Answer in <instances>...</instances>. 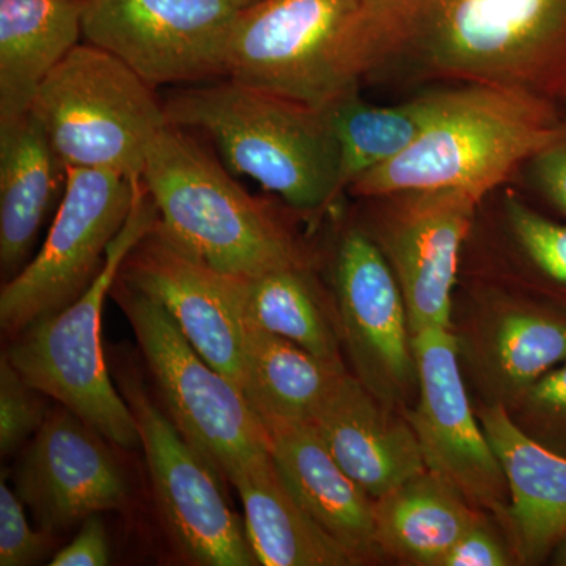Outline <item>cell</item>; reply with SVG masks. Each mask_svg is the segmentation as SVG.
<instances>
[{
  "instance_id": "30",
  "label": "cell",
  "mask_w": 566,
  "mask_h": 566,
  "mask_svg": "<svg viewBox=\"0 0 566 566\" xmlns=\"http://www.w3.org/2000/svg\"><path fill=\"white\" fill-rule=\"evenodd\" d=\"M509 411L524 431L566 457V360L538 379Z\"/></svg>"
},
{
  "instance_id": "16",
  "label": "cell",
  "mask_w": 566,
  "mask_h": 566,
  "mask_svg": "<svg viewBox=\"0 0 566 566\" xmlns=\"http://www.w3.org/2000/svg\"><path fill=\"white\" fill-rule=\"evenodd\" d=\"M107 442L70 409L50 412L13 474L14 493L36 527L55 535L128 502L125 472Z\"/></svg>"
},
{
  "instance_id": "31",
  "label": "cell",
  "mask_w": 566,
  "mask_h": 566,
  "mask_svg": "<svg viewBox=\"0 0 566 566\" xmlns=\"http://www.w3.org/2000/svg\"><path fill=\"white\" fill-rule=\"evenodd\" d=\"M509 185L515 186L528 202L539 210L566 221V104L553 139L515 175Z\"/></svg>"
},
{
  "instance_id": "9",
  "label": "cell",
  "mask_w": 566,
  "mask_h": 566,
  "mask_svg": "<svg viewBox=\"0 0 566 566\" xmlns=\"http://www.w3.org/2000/svg\"><path fill=\"white\" fill-rule=\"evenodd\" d=\"M240 11L232 0H85L82 39L153 88L205 84L229 74Z\"/></svg>"
},
{
  "instance_id": "10",
  "label": "cell",
  "mask_w": 566,
  "mask_h": 566,
  "mask_svg": "<svg viewBox=\"0 0 566 566\" xmlns=\"http://www.w3.org/2000/svg\"><path fill=\"white\" fill-rule=\"evenodd\" d=\"M363 227L397 279L412 334L452 329L461 255L482 199L460 189H416L357 199Z\"/></svg>"
},
{
  "instance_id": "7",
  "label": "cell",
  "mask_w": 566,
  "mask_h": 566,
  "mask_svg": "<svg viewBox=\"0 0 566 566\" xmlns=\"http://www.w3.org/2000/svg\"><path fill=\"white\" fill-rule=\"evenodd\" d=\"M117 296L182 436L222 474L270 452L266 428L240 387L200 356L172 316L125 281Z\"/></svg>"
},
{
  "instance_id": "37",
  "label": "cell",
  "mask_w": 566,
  "mask_h": 566,
  "mask_svg": "<svg viewBox=\"0 0 566 566\" xmlns=\"http://www.w3.org/2000/svg\"><path fill=\"white\" fill-rule=\"evenodd\" d=\"M564 104H566V91H565V95H564V102H562Z\"/></svg>"
},
{
  "instance_id": "19",
  "label": "cell",
  "mask_w": 566,
  "mask_h": 566,
  "mask_svg": "<svg viewBox=\"0 0 566 566\" xmlns=\"http://www.w3.org/2000/svg\"><path fill=\"white\" fill-rule=\"evenodd\" d=\"M479 419L504 469L515 560L545 564L566 535V457L528 436L504 405L483 406Z\"/></svg>"
},
{
  "instance_id": "20",
  "label": "cell",
  "mask_w": 566,
  "mask_h": 566,
  "mask_svg": "<svg viewBox=\"0 0 566 566\" xmlns=\"http://www.w3.org/2000/svg\"><path fill=\"white\" fill-rule=\"evenodd\" d=\"M262 422L270 436L271 457L300 504L360 564L378 557L375 499L346 474L315 428L300 420Z\"/></svg>"
},
{
  "instance_id": "33",
  "label": "cell",
  "mask_w": 566,
  "mask_h": 566,
  "mask_svg": "<svg viewBox=\"0 0 566 566\" xmlns=\"http://www.w3.org/2000/svg\"><path fill=\"white\" fill-rule=\"evenodd\" d=\"M513 560L485 516L458 539L439 566H506L516 564Z\"/></svg>"
},
{
  "instance_id": "14",
  "label": "cell",
  "mask_w": 566,
  "mask_h": 566,
  "mask_svg": "<svg viewBox=\"0 0 566 566\" xmlns=\"http://www.w3.org/2000/svg\"><path fill=\"white\" fill-rule=\"evenodd\" d=\"M417 401L405 416L428 471L441 475L482 512L504 523L509 486L501 461L476 419L461 375L458 335L447 327L415 334Z\"/></svg>"
},
{
  "instance_id": "1",
  "label": "cell",
  "mask_w": 566,
  "mask_h": 566,
  "mask_svg": "<svg viewBox=\"0 0 566 566\" xmlns=\"http://www.w3.org/2000/svg\"><path fill=\"white\" fill-rule=\"evenodd\" d=\"M333 65L360 91L502 85L562 103L566 0H360Z\"/></svg>"
},
{
  "instance_id": "3",
  "label": "cell",
  "mask_w": 566,
  "mask_h": 566,
  "mask_svg": "<svg viewBox=\"0 0 566 566\" xmlns=\"http://www.w3.org/2000/svg\"><path fill=\"white\" fill-rule=\"evenodd\" d=\"M564 103L523 88L453 85L444 112L398 158L353 182L354 199L460 189L485 199L553 139Z\"/></svg>"
},
{
  "instance_id": "15",
  "label": "cell",
  "mask_w": 566,
  "mask_h": 566,
  "mask_svg": "<svg viewBox=\"0 0 566 566\" xmlns=\"http://www.w3.org/2000/svg\"><path fill=\"white\" fill-rule=\"evenodd\" d=\"M120 279L161 305L200 356L241 389V277L216 270L175 243L158 219L125 260Z\"/></svg>"
},
{
  "instance_id": "4",
  "label": "cell",
  "mask_w": 566,
  "mask_h": 566,
  "mask_svg": "<svg viewBox=\"0 0 566 566\" xmlns=\"http://www.w3.org/2000/svg\"><path fill=\"white\" fill-rule=\"evenodd\" d=\"M142 182L164 232L222 273L252 279L311 264L277 212L245 192L177 126L153 140Z\"/></svg>"
},
{
  "instance_id": "26",
  "label": "cell",
  "mask_w": 566,
  "mask_h": 566,
  "mask_svg": "<svg viewBox=\"0 0 566 566\" xmlns=\"http://www.w3.org/2000/svg\"><path fill=\"white\" fill-rule=\"evenodd\" d=\"M244 329L245 400L260 420L308 422L345 374V365L319 359L279 335Z\"/></svg>"
},
{
  "instance_id": "36",
  "label": "cell",
  "mask_w": 566,
  "mask_h": 566,
  "mask_svg": "<svg viewBox=\"0 0 566 566\" xmlns=\"http://www.w3.org/2000/svg\"><path fill=\"white\" fill-rule=\"evenodd\" d=\"M237 9L244 10L249 7L255 6V3L262 2V0H232Z\"/></svg>"
},
{
  "instance_id": "21",
  "label": "cell",
  "mask_w": 566,
  "mask_h": 566,
  "mask_svg": "<svg viewBox=\"0 0 566 566\" xmlns=\"http://www.w3.org/2000/svg\"><path fill=\"white\" fill-rule=\"evenodd\" d=\"M223 475L240 495L253 556L263 566H352L359 558L327 534L300 504L271 452L234 464Z\"/></svg>"
},
{
  "instance_id": "17",
  "label": "cell",
  "mask_w": 566,
  "mask_h": 566,
  "mask_svg": "<svg viewBox=\"0 0 566 566\" xmlns=\"http://www.w3.org/2000/svg\"><path fill=\"white\" fill-rule=\"evenodd\" d=\"M458 349L490 403L512 409L566 360V311L539 296L488 290Z\"/></svg>"
},
{
  "instance_id": "35",
  "label": "cell",
  "mask_w": 566,
  "mask_h": 566,
  "mask_svg": "<svg viewBox=\"0 0 566 566\" xmlns=\"http://www.w3.org/2000/svg\"><path fill=\"white\" fill-rule=\"evenodd\" d=\"M549 560L553 565L566 566V535L551 554Z\"/></svg>"
},
{
  "instance_id": "29",
  "label": "cell",
  "mask_w": 566,
  "mask_h": 566,
  "mask_svg": "<svg viewBox=\"0 0 566 566\" xmlns=\"http://www.w3.org/2000/svg\"><path fill=\"white\" fill-rule=\"evenodd\" d=\"M41 390L14 368L3 354L0 360V453L2 458L20 452L46 422V400Z\"/></svg>"
},
{
  "instance_id": "24",
  "label": "cell",
  "mask_w": 566,
  "mask_h": 566,
  "mask_svg": "<svg viewBox=\"0 0 566 566\" xmlns=\"http://www.w3.org/2000/svg\"><path fill=\"white\" fill-rule=\"evenodd\" d=\"M485 512L434 472H419L375 499V542L379 556L408 565L439 566Z\"/></svg>"
},
{
  "instance_id": "11",
  "label": "cell",
  "mask_w": 566,
  "mask_h": 566,
  "mask_svg": "<svg viewBox=\"0 0 566 566\" xmlns=\"http://www.w3.org/2000/svg\"><path fill=\"white\" fill-rule=\"evenodd\" d=\"M118 386L139 427L159 512L186 557L205 566L259 565L244 524L223 499L218 469L156 406L136 375L123 371Z\"/></svg>"
},
{
  "instance_id": "13",
  "label": "cell",
  "mask_w": 566,
  "mask_h": 566,
  "mask_svg": "<svg viewBox=\"0 0 566 566\" xmlns=\"http://www.w3.org/2000/svg\"><path fill=\"white\" fill-rule=\"evenodd\" d=\"M334 292L353 375L389 408L405 409L419 387L415 334L397 279L363 223L338 241Z\"/></svg>"
},
{
  "instance_id": "12",
  "label": "cell",
  "mask_w": 566,
  "mask_h": 566,
  "mask_svg": "<svg viewBox=\"0 0 566 566\" xmlns=\"http://www.w3.org/2000/svg\"><path fill=\"white\" fill-rule=\"evenodd\" d=\"M360 0H262L240 11L229 50L234 81L315 107L346 92L335 73V43Z\"/></svg>"
},
{
  "instance_id": "8",
  "label": "cell",
  "mask_w": 566,
  "mask_h": 566,
  "mask_svg": "<svg viewBox=\"0 0 566 566\" xmlns=\"http://www.w3.org/2000/svg\"><path fill=\"white\" fill-rule=\"evenodd\" d=\"M140 182L112 170L66 167L62 200L43 248L0 292L3 334L17 337L88 289L132 212Z\"/></svg>"
},
{
  "instance_id": "25",
  "label": "cell",
  "mask_w": 566,
  "mask_h": 566,
  "mask_svg": "<svg viewBox=\"0 0 566 566\" xmlns=\"http://www.w3.org/2000/svg\"><path fill=\"white\" fill-rule=\"evenodd\" d=\"M353 88L329 106L340 150L338 193L376 167L403 155L444 112L453 85L424 88L397 104L368 103Z\"/></svg>"
},
{
  "instance_id": "34",
  "label": "cell",
  "mask_w": 566,
  "mask_h": 566,
  "mask_svg": "<svg viewBox=\"0 0 566 566\" xmlns=\"http://www.w3.org/2000/svg\"><path fill=\"white\" fill-rule=\"evenodd\" d=\"M111 564V546L106 527L98 515L82 523L80 534L69 546L59 551L51 566H106Z\"/></svg>"
},
{
  "instance_id": "2",
  "label": "cell",
  "mask_w": 566,
  "mask_h": 566,
  "mask_svg": "<svg viewBox=\"0 0 566 566\" xmlns=\"http://www.w3.org/2000/svg\"><path fill=\"white\" fill-rule=\"evenodd\" d=\"M164 109L169 125L202 129L234 172L293 210L323 212L340 199V150L329 107L222 77L174 93Z\"/></svg>"
},
{
  "instance_id": "18",
  "label": "cell",
  "mask_w": 566,
  "mask_h": 566,
  "mask_svg": "<svg viewBox=\"0 0 566 566\" xmlns=\"http://www.w3.org/2000/svg\"><path fill=\"white\" fill-rule=\"evenodd\" d=\"M308 423L346 474L374 499L427 469L405 412L379 401L348 370Z\"/></svg>"
},
{
  "instance_id": "27",
  "label": "cell",
  "mask_w": 566,
  "mask_h": 566,
  "mask_svg": "<svg viewBox=\"0 0 566 566\" xmlns=\"http://www.w3.org/2000/svg\"><path fill=\"white\" fill-rule=\"evenodd\" d=\"M238 303L244 327L279 335L319 359L345 365L338 323L324 304L311 264L241 277Z\"/></svg>"
},
{
  "instance_id": "23",
  "label": "cell",
  "mask_w": 566,
  "mask_h": 566,
  "mask_svg": "<svg viewBox=\"0 0 566 566\" xmlns=\"http://www.w3.org/2000/svg\"><path fill=\"white\" fill-rule=\"evenodd\" d=\"M65 174L31 112L0 123V268L9 281L22 270Z\"/></svg>"
},
{
  "instance_id": "6",
  "label": "cell",
  "mask_w": 566,
  "mask_h": 566,
  "mask_svg": "<svg viewBox=\"0 0 566 566\" xmlns=\"http://www.w3.org/2000/svg\"><path fill=\"white\" fill-rule=\"evenodd\" d=\"M31 114L65 167L142 181L148 148L166 126L155 88L111 52L81 41L41 84Z\"/></svg>"
},
{
  "instance_id": "28",
  "label": "cell",
  "mask_w": 566,
  "mask_h": 566,
  "mask_svg": "<svg viewBox=\"0 0 566 566\" xmlns=\"http://www.w3.org/2000/svg\"><path fill=\"white\" fill-rule=\"evenodd\" d=\"M483 200L501 219L517 262L542 290L538 296L566 311V221L539 210L512 185Z\"/></svg>"
},
{
  "instance_id": "32",
  "label": "cell",
  "mask_w": 566,
  "mask_h": 566,
  "mask_svg": "<svg viewBox=\"0 0 566 566\" xmlns=\"http://www.w3.org/2000/svg\"><path fill=\"white\" fill-rule=\"evenodd\" d=\"M55 535L36 527L25 516L24 504L14 490L0 482V565L31 566L40 564L54 549Z\"/></svg>"
},
{
  "instance_id": "5",
  "label": "cell",
  "mask_w": 566,
  "mask_h": 566,
  "mask_svg": "<svg viewBox=\"0 0 566 566\" xmlns=\"http://www.w3.org/2000/svg\"><path fill=\"white\" fill-rule=\"evenodd\" d=\"M158 208L140 182L132 212L106 252L88 289L57 314L13 337L6 356L33 387L54 398L122 449L140 447L139 427L120 390L112 382L102 346L104 301L125 260L158 222Z\"/></svg>"
},
{
  "instance_id": "22",
  "label": "cell",
  "mask_w": 566,
  "mask_h": 566,
  "mask_svg": "<svg viewBox=\"0 0 566 566\" xmlns=\"http://www.w3.org/2000/svg\"><path fill=\"white\" fill-rule=\"evenodd\" d=\"M85 0H0V123L31 112L41 84L82 40Z\"/></svg>"
}]
</instances>
